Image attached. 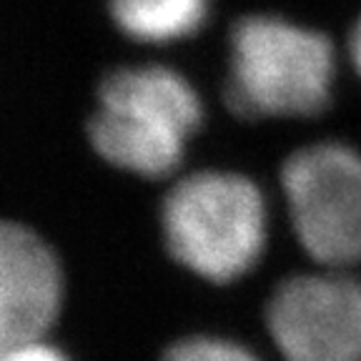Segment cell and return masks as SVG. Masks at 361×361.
<instances>
[{
    "label": "cell",
    "mask_w": 361,
    "mask_h": 361,
    "mask_svg": "<svg viewBox=\"0 0 361 361\" xmlns=\"http://www.w3.org/2000/svg\"><path fill=\"white\" fill-rule=\"evenodd\" d=\"M0 361H71L61 349L45 341V336L23 338L0 351Z\"/></svg>",
    "instance_id": "9"
},
{
    "label": "cell",
    "mask_w": 361,
    "mask_h": 361,
    "mask_svg": "<svg viewBox=\"0 0 361 361\" xmlns=\"http://www.w3.org/2000/svg\"><path fill=\"white\" fill-rule=\"evenodd\" d=\"M336 51L329 35L283 16L238 18L228 38L226 103L241 118H309L331 103Z\"/></svg>",
    "instance_id": "1"
},
{
    "label": "cell",
    "mask_w": 361,
    "mask_h": 361,
    "mask_svg": "<svg viewBox=\"0 0 361 361\" xmlns=\"http://www.w3.org/2000/svg\"><path fill=\"white\" fill-rule=\"evenodd\" d=\"M201 121V96L178 71L121 68L101 83L88 135L98 156L116 169L164 178L180 164Z\"/></svg>",
    "instance_id": "2"
},
{
    "label": "cell",
    "mask_w": 361,
    "mask_h": 361,
    "mask_svg": "<svg viewBox=\"0 0 361 361\" xmlns=\"http://www.w3.org/2000/svg\"><path fill=\"white\" fill-rule=\"evenodd\" d=\"M166 246L180 266L228 283L259 264L269 238V209L254 180L231 171L180 178L161 209Z\"/></svg>",
    "instance_id": "3"
},
{
    "label": "cell",
    "mask_w": 361,
    "mask_h": 361,
    "mask_svg": "<svg viewBox=\"0 0 361 361\" xmlns=\"http://www.w3.org/2000/svg\"><path fill=\"white\" fill-rule=\"evenodd\" d=\"M214 0H108L113 23L138 43L166 45L191 38L209 20Z\"/></svg>",
    "instance_id": "7"
},
{
    "label": "cell",
    "mask_w": 361,
    "mask_h": 361,
    "mask_svg": "<svg viewBox=\"0 0 361 361\" xmlns=\"http://www.w3.org/2000/svg\"><path fill=\"white\" fill-rule=\"evenodd\" d=\"M166 361H259L243 346L226 338L196 336L171 346Z\"/></svg>",
    "instance_id": "8"
},
{
    "label": "cell",
    "mask_w": 361,
    "mask_h": 361,
    "mask_svg": "<svg viewBox=\"0 0 361 361\" xmlns=\"http://www.w3.org/2000/svg\"><path fill=\"white\" fill-rule=\"evenodd\" d=\"M288 216L306 254L326 269L361 264V153L341 141L304 146L281 171Z\"/></svg>",
    "instance_id": "4"
},
{
    "label": "cell",
    "mask_w": 361,
    "mask_h": 361,
    "mask_svg": "<svg viewBox=\"0 0 361 361\" xmlns=\"http://www.w3.org/2000/svg\"><path fill=\"white\" fill-rule=\"evenodd\" d=\"M349 58L354 63L356 73L361 75V18L356 20L354 30H351V38H349Z\"/></svg>",
    "instance_id": "10"
},
{
    "label": "cell",
    "mask_w": 361,
    "mask_h": 361,
    "mask_svg": "<svg viewBox=\"0 0 361 361\" xmlns=\"http://www.w3.org/2000/svg\"><path fill=\"white\" fill-rule=\"evenodd\" d=\"M11 344H16V341H11V338H8V336H6V334L0 331V351L6 349V346H11Z\"/></svg>",
    "instance_id": "11"
},
{
    "label": "cell",
    "mask_w": 361,
    "mask_h": 361,
    "mask_svg": "<svg viewBox=\"0 0 361 361\" xmlns=\"http://www.w3.org/2000/svg\"><path fill=\"white\" fill-rule=\"evenodd\" d=\"M63 304V274L30 228L0 221V331L11 341L45 336Z\"/></svg>",
    "instance_id": "6"
},
{
    "label": "cell",
    "mask_w": 361,
    "mask_h": 361,
    "mask_svg": "<svg viewBox=\"0 0 361 361\" xmlns=\"http://www.w3.org/2000/svg\"><path fill=\"white\" fill-rule=\"evenodd\" d=\"M266 324L286 361H361V281L344 269L286 279Z\"/></svg>",
    "instance_id": "5"
}]
</instances>
